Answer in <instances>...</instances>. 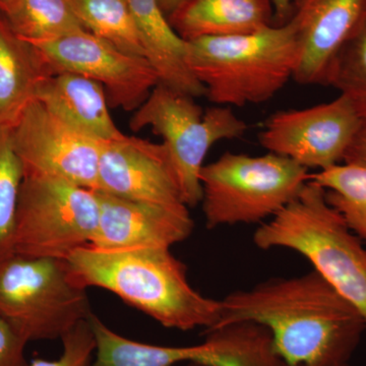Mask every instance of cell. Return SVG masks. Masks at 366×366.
I'll return each mask as SVG.
<instances>
[{
  "instance_id": "4",
  "label": "cell",
  "mask_w": 366,
  "mask_h": 366,
  "mask_svg": "<svg viewBox=\"0 0 366 366\" xmlns=\"http://www.w3.org/2000/svg\"><path fill=\"white\" fill-rule=\"evenodd\" d=\"M254 242L261 249L303 255L366 325V247L327 203L324 187L310 178L293 201L255 231Z\"/></svg>"
},
{
  "instance_id": "10",
  "label": "cell",
  "mask_w": 366,
  "mask_h": 366,
  "mask_svg": "<svg viewBox=\"0 0 366 366\" xmlns=\"http://www.w3.org/2000/svg\"><path fill=\"white\" fill-rule=\"evenodd\" d=\"M361 124L352 103L340 95L324 104L274 113L259 141L269 153L317 172L343 163Z\"/></svg>"
},
{
  "instance_id": "31",
  "label": "cell",
  "mask_w": 366,
  "mask_h": 366,
  "mask_svg": "<svg viewBox=\"0 0 366 366\" xmlns=\"http://www.w3.org/2000/svg\"><path fill=\"white\" fill-rule=\"evenodd\" d=\"M187 366H209V365H202V363H197V362H189V363H187Z\"/></svg>"
},
{
  "instance_id": "3",
  "label": "cell",
  "mask_w": 366,
  "mask_h": 366,
  "mask_svg": "<svg viewBox=\"0 0 366 366\" xmlns=\"http://www.w3.org/2000/svg\"><path fill=\"white\" fill-rule=\"evenodd\" d=\"M187 42L190 71L203 85L206 97L227 107L271 100L295 78L300 59L290 21L247 35Z\"/></svg>"
},
{
  "instance_id": "2",
  "label": "cell",
  "mask_w": 366,
  "mask_h": 366,
  "mask_svg": "<svg viewBox=\"0 0 366 366\" xmlns=\"http://www.w3.org/2000/svg\"><path fill=\"white\" fill-rule=\"evenodd\" d=\"M74 280L110 291L168 329L211 331L220 319V300L190 285L187 268L171 249H101L89 244L67 257Z\"/></svg>"
},
{
  "instance_id": "14",
  "label": "cell",
  "mask_w": 366,
  "mask_h": 366,
  "mask_svg": "<svg viewBox=\"0 0 366 366\" xmlns=\"http://www.w3.org/2000/svg\"><path fill=\"white\" fill-rule=\"evenodd\" d=\"M97 194L100 214L91 245L98 249H171L194 230L189 207L163 206Z\"/></svg>"
},
{
  "instance_id": "21",
  "label": "cell",
  "mask_w": 366,
  "mask_h": 366,
  "mask_svg": "<svg viewBox=\"0 0 366 366\" xmlns=\"http://www.w3.org/2000/svg\"><path fill=\"white\" fill-rule=\"evenodd\" d=\"M88 32L127 54L144 52L129 0H69Z\"/></svg>"
},
{
  "instance_id": "26",
  "label": "cell",
  "mask_w": 366,
  "mask_h": 366,
  "mask_svg": "<svg viewBox=\"0 0 366 366\" xmlns=\"http://www.w3.org/2000/svg\"><path fill=\"white\" fill-rule=\"evenodd\" d=\"M26 344L13 327L0 319V366H29Z\"/></svg>"
},
{
  "instance_id": "17",
  "label": "cell",
  "mask_w": 366,
  "mask_h": 366,
  "mask_svg": "<svg viewBox=\"0 0 366 366\" xmlns=\"http://www.w3.org/2000/svg\"><path fill=\"white\" fill-rule=\"evenodd\" d=\"M168 19L185 41L247 35L276 25L273 0H189Z\"/></svg>"
},
{
  "instance_id": "30",
  "label": "cell",
  "mask_w": 366,
  "mask_h": 366,
  "mask_svg": "<svg viewBox=\"0 0 366 366\" xmlns=\"http://www.w3.org/2000/svg\"><path fill=\"white\" fill-rule=\"evenodd\" d=\"M13 0H0V11H4Z\"/></svg>"
},
{
  "instance_id": "20",
  "label": "cell",
  "mask_w": 366,
  "mask_h": 366,
  "mask_svg": "<svg viewBox=\"0 0 366 366\" xmlns=\"http://www.w3.org/2000/svg\"><path fill=\"white\" fill-rule=\"evenodd\" d=\"M0 13L14 32L30 43L56 40L86 31L69 0H13Z\"/></svg>"
},
{
  "instance_id": "7",
  "label": "cell",
  "mask_w": 366,
  "mask_h": 366,
  "mask_svg": "<svg viewBox=\"0 0 366 366\" xmlns=\"http://www.w3.org/2000/svg\"><path fill=\"white\" fill-rule=\"evenodd\" d=\"M129 127L134 132L150 127L162 137L187 207L201 203V172L212 147L239 139L249 129L231 107L215 105L204 112L194 98L162 84L134 112Z\"/></svg>"
},
{
  "instance_id": "8",
  "label": "cell",
  "mask_w": 366,
  "mask_h": 366,
  "mask_svg": "<svg viewBox=\"0 0 366 366\" xmlns=\"http://www.w3.org/2000/svg\"><path fill=\"white\" fill-rule=\"evenodd\" d=\"M100 204L96 190L57 178L24 175L13 236V254L67 259L91 244Z\"/></svg>"
},
{
  "instance_id": "23",
  "label": "cell",
  "mask_w": 366,
  "mask_h": 366,
  "mask_svg": "<svg viewBox=\"0 0 366 366\" xmlns=\"http://www.w3.org/2000/svg\"><path fill=\"white\" fill-rule=\"evenodd\" d=\"M325 85L340 92L366 119V21L335 57Z\"/></svg>"
},
{
  "instance_id": "6",
  "label": "cell",
  "mask_w": 366,
  "mask_h": 366,
  "mask_svg": "<svg viewBox=\"0 0 366 366\" xmlns=\"http://www.w3.org/2000/svg\"><path fill=\"white\" fill-rule=\"evenodd\" d=\"M92 314L86 288L74 280L66 259H0V319L28 343L61 339Z\"/></svg>"
},
{
  "instance_id": "1",
  "label": "cell",
  "mask_w": 366,
  "mask_h": 366,
  "mask_svg": "<svg viewBox=\"0 0 366 366\" xmlns=\"http://www.w3.org/2000/svg\"><path fill=\"white\" fill-rule=\"evenodd\" d=\"M220 303L213 330L243 322L262 325L287 366L348 363L366 331L357 308L315 271L262 282L226 295Z\"/></svg>"
},
{
  "instance_id": "24",
  "label": "cell",
  "mask_w": 366,
  "mask_h": 366,
  "mask_svg": "<svg viewBox=\"0 0 366 366\" xmlns=\"http://www.w3.org/2000/svg\"><path fill=\"white\" fill-rule=\"evenodd\" d=\"M11 129L0 127V259L13 254L11 236L24 179V168L14 151Z\"/></svg>"
},
{
  "instance_id": "32",
  "label": "cell",
  "mask_w": 366,
  "mask_h": 366,
  "mask_svg": "<svg viewBox=\"0 0 366 366\" xmlns=\"http://www.w3.org/2000/svg\"><path fill=\"white\" fill-rule=\"evenodd\" d=\"M333 366H350L348 363H343V365H333Z\"/></svg>"
},
{
  "instance_id": "15",
  "label": "cell",
  "mask_w": 366,
  "mask_h": 366,
  "mask_svg": "<svg viewBox=\"0 0 366 366\" xmlns=\"http://www.w3.org/2000/svg\"><path fill=\"white\" fill-rule=\"evenodd\" d=\"M35 100L62 122L98 141L124 137L110 115L103 86L81 74L62 71L46 76L38 86Z\"/></svg>"
},
{
  "instance_id": "27",
  "label": "cell",
  "mask_w": 366,
  "mask_h": 366,
  "mask_svg": "<svg viewBox=\"0 0 366 366\" xmlns=\"http://www.w3.org/2000/svg\"><path fill=\"white\" fill-rule=\"evenodd\" d=\"M343 162L366 166V119H362V124L349 147Z\"/></svg>"
},
{
  "instance_id": "16",
  "label": "cell",
  "mask_w": 366,
  "mask_h": 366,
  "mask_svg": "<svg viewBox=\"0 0 366 366\" xmlns=\"http://www.w3.org/2000/svg\"><path fill=\"white\" fill-rule=\"evenodd\" d=\"M144 59L157 74L159 84L192 98L206 91L190 71L189 42L171 25L158 0H129Z\"/></svg>"
},
{
  "instance_id": "22",
  "label": "cell",
  "mask_w": 366,
  "mask_h": 366,
  "mask_svg": "<svg viewBox=\"0 0 366 366\" xmlns=\"http://www.w3.org/2000/svg\"><path fill=\"white\" fill-rule=\"evenodd\" d=\"M326 190L327 203L366 247V166L340 163L310 174Z\"/></svg>"
},
{
  "instance_id": "11",
  "label": "cell",
  "mask_w": 366,
  "mask_h": 366,
  "mask_svg": "<svg viewBox=\"0 0 366 366\" xmlns=\"http://www.w3.org/2000/svg\"><path fill=\"white\" fill-rule=\"evenodd\" d=\"M31 44L42 55L50 74L74 72L98 81L109 105L124 112H136L159 84L148 60L127 54L88 31Z\"/></svg>"
},
{
  "instance_id": "28",
  "label": "cell",
  "mask_w": 366,
  "mask_h": 366,
  "mask_svg": "<svg viewBox=\"0 0 366 366\" xmlns=\"http://www.w3.org/2000/svg\"><path fill=\"white\" fill-rule=\"evenodd\" d=\"M276 25L287 23L290 19L291 0H273Z\"/></svg>"
},
{
  "instance_id": "19",
  "label": "cell",
  "mask_w": 366,
  "mask_h": 366,
  "mask_svg": "<svg viewBox=\"0 0 366 366\" xmlns=\"http://www.w3.org/2000/svg\"><path fill=\"white\" fill-rule=\"evenodd\" d=\"M89 322L95 339L92 366H174L196 362L202 356L199 344L182 347L152 345L125 338L94 314Z\"/></svg>"
},
{
  "instance_id": "18",
  "label": "cell",
  "mask_w": 366,
  "mask_h": 366,
  "mask_svg": "<svg viewBox=\"0 0 366 366\" xmlns=\"http://www.w3.org/2000/svg\"><path fill=\"white\" fill-rule=\"evenodd\" d=\"M50 74L37 48L16 35L0 13V127L16 124Z\"/></svg>"
},
{
  "instance_id": "9",
  "label": "cell",
  "mask_w": 366,
  "mask_h": 366,
  "mask_svg": "<svg viewBox=\"0 0 366 366\" xmlns=\"http://www.w3.org/2000/svg\"><path fill=\"white\" fill-rule=\"evenodd\" d=\"M24 175L57 178L97 190L102 141L86 136L34 100L11 127Z\"/></svg>"
},
{
  "instance_id": "13",
  "label": "cell",
  "mask_w": 366,
  "mask_h": 366,
  "mask_svg": "<svg viewBox=\"0 0 366 366\" xmlns=\"http://www.w3.org/2000/svg\"><path fill=\"white\" fill-rule=\"evenodd\" d=\"M288 21L300 47L293 79L325 85L335 57L366 21V0H291Z\"/></svg>"
},
{
  "instance_id": "12",
  "label": "cell",
  "mask_w": 366,
  "mask_h": 366,
  "mask_svg": "<svg viewBox=\"0 0 366 366\" xmlns=\"http://www.w3.org/2000/svg\"><path fill=\"white\" fill-rule=\"evenodd\" d=\"M96 192L144 203L187 206L165 144L127 134L103 142Z\"/></svg>"
},
{
  "instance_id": "29",
  "label": "cell",
  "mask_w": 366,
  "mask_h": 366,
  "mask_svg": "<svg viewBox=\"0 0 366 366\" xmlns=\"http://www.w3.org/2000/svg\"><path fill=\"white\" fill-rule=\"evenodd\" d=\"M189 0H158L161 9L164 14L169 18L175 11H178L183 6L187 4Z\"/></svg>"
},
{
  "instance_id": "5",
  "label": "cell",
  "mask_w": 366,
  "mask_h": 366,
  "mask_svg": "<svg viewBox=\"0 0 366 366\" xmlns=\"http://www.w3.org/2000/svg\"><path fill=\"white\" fill-rule=\"evenodd\" d=\"M310 170L284 156L226 152L202 169V206L209 229L271 219L297 197Z\"/></svg>"
},
{
  "instance_id": "25",
  "label": "cell",
  "mask_w": 366,
  "mask_h": 366,
  "mask_svg": "<svg viewBox=\"0 0 366 366\" xmlns=\"http://www.w3.org/2000/svg\"><path fill=\"white\" fill-rule=\"evenodd\" d=\"M62 353L57 360L36 358L29 366H92L95 339L89 320L79 322L61 339Z\"/></svg>"
}]
</instances>
